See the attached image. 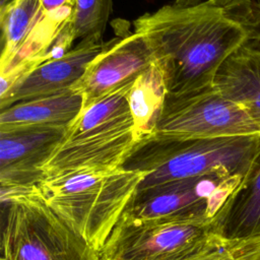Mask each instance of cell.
<instances>
[{"label": "cell", "instance_id": "cell-16", "mask_svg": "<svg viewBox=\"0 0 260 260\" xmlns=\"http://www.w3.org/2000/svg\"><path fill=\"white\" fill-rule=\"evenodd\" d=\"M167 96L164 74L153 61L135 78L127 94L138 141L155 133Z\"/></svg>", "mask_w": 260, "mask_h": 260}, {"label": "cell", "instance_id": "cell-18", "mask_svg": "<svg viewBox=\"0 0 260 260\" xmlns=\"http://www.w3.org/2000/svg\"><path fill=\"white\" fill-rule=\"evenodd\" d=\"M112 10L113 0H75L72 25L76 40H102Z\"/></svg>", "mask_w": 260, "mask_h": 260}, {"label": "cell", "instance_id": "cell-20", "mask_svg": "<svg viewBox=\"0 0 260 260\" xmlns=\"http://www.w3.org/2000/svg\"><path fill=\"white\" fill-rule=\"evenodd\" d=\"M184 260H237V257L234 244L225 242Z\"/></svg>", "mask_w": 260, "mask_h": 260}, {"label": "cell", "instance_id": "cell-4", "mask_svg": "<svg viewBox=\"0 0 260 260\" xmlns=\"http://www.w3.org/2000/svg\"><path fill=\"white\" fill-rule=\"evenodd\" d=\"M1 202L6 209L0 260H100L99 252L35 189Z\"/></svg>", "mask_w": 260, "mask_h": 260}, {"label": "cell", "instance_id": "cell-2", "mask_svg": "<svg viewBox=\"0 0 260 260\" xmlns=\"http://www.w3.org/2000/svg\"><path fill=\"white\" fill-rule=\"evenodd\" d=\"M143 178L123 168L74 171L45 177L35 192L100 252Z\"/></svg>", "mask_w": 260, "mask_h": 260}, {"label": "cell", "instance_id": "cell-24", "mask_svg": "<svg viewBox=\"0 0 260 260\" xmlns=\"http://www.w3.org/2000/svg\"><path fill=\"white\" fill-rule=\"evenodd\" d=\"M210 1L211 3H213L214 5H217V6H220V7H225L228 5H231L239 0H208Z\"/></svg>", "mask_w": 260, "mask_h": 260}, {"label": "cell", "instance_id": "cell-8", "mask_svg": "<svg viewBox=\"0 0 260 260\" xmlns=\"http://www.w3.org/2000/svg\"><path fill=\"white\" fill-rule=\"evenodd\" d=\"M67 130V127L0 129L1 199L35 189L45 178L43 168Z\"/></svg>", "mask_w": 260, "mask_h": 260}, {"label": "cell", "instance_id": "cell-21", "mask_svg": "<svg viewBox=\"0 0 260 260\" xmlns=\"http://www.w3.org/2000/svg\"><path fill=\"white\" fill-rule=\"evenodd\" d=\"M232 243L235 247L237 260H260V237Z\"/></svg>", "mask_w": 260, "mask_h": 260}, {"label": "cell", "instance_id": "cell-10", "mask_svg": "<svg viewBox=\"0 0 260 260\" xmlns=\"http://www.w3.org/2000/svg\"><path fill=\"white\" fill-rule=\"evenodd\" d=\"M106 45L107 43L100 39H83L64 56L39 65L21 76L5 94L0 96V110L20 102L71 89Z\"/></svg>", "mask_w": 260, "mask_h": 260}, {"label": "cell", "instance_id": "cell-14", "mask_svg": "<svg viewBox=\"0 0 260 260\" xmlns=\"http://www.w3.org/2000/svg\"><path fill=\"white\" fill-rule=\"evenodd\" d=\"M133 82L82 107L64 139H74L134 128L127 94Z\"/></svg>", "mask_w": 260, "mask_h": 260}, {"label": "cell", "instance_id": "cell-13", "mask_svg": "<svg viewBox=\"0 0 260 260\" xmlns=\"http://www.w3.org/2000/svg\"><path fill=\"white\" fill-rule=\"evenodd\" d=\"M83 96L72 88L54 95L14 104L1 110L0 129L18 127H67L78 117Z\"/></svg>", "mask_w": 260, "mask_h": 260}, {"label": "cell", "instance_id": "cell-22", "mask_svg": "<svg viewBox=\"0 0 260 260\" xmlns=\"http://www.w3.org/2000/svg\"><path fill=\"white\" fill-rule=\"evenodd\" d=\"M74 6L75 0H42V11L46 13Z\"/></svg>", "mask_w": 260, "mask_h": 260}, {"label": "cell", "instance_id": "cell-3", "mask_svg": "<svg viewBox=\"0 0 260 260\" xmlns=\"http://www.w3.org/2000/svg\"><path fill=\"white\" fill-rule=\"evenodd\" d=\"M260 148V135L190 137L155 132L139 140L122 168L140 172L137 190L217 170L246 177Z\"/></svg>", "mask_w": 260, "mask_h": 260}, {"label": "cell", "instance_id": "cell-12", "mask_svg": "<svg viewBox=\"0 0 260 260\" xmlns=\"http://www.w3.org/2000/svg\"><path fill=\"white\" fill-rule=\"evenodd\" d=\"M212 87L241 105L260 127V51L243 44L221 64Z\"/></svg>", "mask_w": 260, "mask_h": 260}, {"label": "cell", "instance_id": "cell-17", "mask_svg": "<svg viewBox=\"0 0 260 260\" xmlns=\"http://www.w3.org/2000/svg\"><path fill=\"white\" fill-rule=\"evenodd\" d=\"M42 15V0H10L0 8V68L6 66Z\"/></svg>", "mask_w": 260, "mask_h": 260}, {"label": "cell", "instance_id": "cell-6", "mask_svg": "<svg viewBox=\"0 0 260 260\" xmlns=\"http://www.w3.org/2000/svg\"><path fill=\"white\" fill-rule=\"evenodd\" d=\"M225 242L212 223L123 215L99 255L100 260H184Z\"/></svg>", "mask_w": 260, "mask_h": 260}, {"label": "cell", "instance_id": "cell-7", "mask_svg": "<svg viewBox=\"0 0 260 260\" xmlns=\"http://www.w3.org/2000/svg\"><path fill=\"white\" fill-rule=\"evenodd\" d=\"M158 133L190 137L260 135L249 113L213 87L181 96H167Z\"/></svg>", "mask_w": 260, "mask_h": 260}, {"label": "cell", "instance_id": "cell-1", "mask_svg": "<svg viewBox=\"0 0 260 260\" xmlns=\"http://www.w3.org/2000/svg\"><path fill=\"white\" fill-rule=\"evenodd\" d=\"M159 66L168 96L212 87L225 59L247 39L223 7L206 0L197 5H165L133 21Z\"/></svg>", "mask_w": 260, "mask_h": 260}, {"label": "cell", "instance_id": "cell-25", "mask_svg": "<svg viewBox=\"0 0 260 260\" xmlns=\"http://www.w3.org/2000/svg\"><path fill=\"white\" fill-rule=\"evenodd\" d=\"M9 1H10V0H0V8L3 7V6H5Z\"/></svg>", "mask_w": 260, "mask_h": 260}, {"label": "cell", "instance_id": "cell-15", "mask_svg": "<svg viewBox=\"0 0 260 260\" xmlns=\"http://www.w3.org/2000/svg\"><path fill=\"white\" fill-rule=\"evenodd\" d=\"M218 234L226 242L260 237V148L242 189L219 223Z\"/></svg>", "mask_w": 260, "mask_h": 260}, {"label": "cell", "instance_id": "cell-5", "mask_svg": "<svg viewBox=\"0 0 260 260\" xmlns=\"http://www.w3.org/2000/svg\"><path fill=\"white\" fill-rule=\"evenodd\" d=\"M245 179L242 175L217 170L140 189L123 215L139 219L202 221L216 225L218 231Z\"/></svg>", "mask_w": 260, "mask_h": 260}, {"label": "cell", "instance_id": "cell-19", "mask_svg": "<svg viewBox=\"0 0 260 260\" xmlns=\"http://www.w3.org/2000/svg\"><path fill=\"white\" fill-rule=\"evenodd\" d=\"M223 8L244 28V45L260 51V0H239Z\"/></svg>", "mask_w": 260, "mask_h": 260}, {"label": "cell", "instance_id": "cell-23", "mask_svg": "<svg viewBox=\"0 0 260 260\" xmlns=\"http://www.w3.org/2000/svg\"><path fill=\"white\" fill-rule=\"evenodd\" d=\"M203 2L202 0H174V4L177 6H192Z\"/></svg>", "mask_w": 260, "mask_h": 260}, {"label": "cell", "instance_id": "cell-9", "mask_svg": "<svg viewBox=\"0 0 260 260\" xmlns=\"http://www.w3.org/2000/svg\"><path fill=\"white\" fill-rule=\"evenodd\" d=\"M154 61L145 40L134 30L107 42L72 87L87 105L135 80Z\"/></svg>", "mask_w": 260, "mask_h": 260}, {"label": "cell", "instance_id": "cell-11", "mask_svg": "<svg viewBox=\"0 0 260 260\" xmlns=\"http://www.w3.org/2000/svg\"><path fill=\"white\" fill-rule=\"evenodd\" d=\"M137 142L134 128L63 139L43 168L45 177L74 171L120 169Z\"/></svg>", "mask_w": 260, "mask_h": 260}]
</instances>
